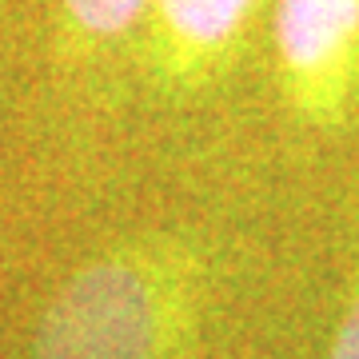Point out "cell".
Wrapping results in <instances>:
<instances>
[{
    "label": "cell",
    "mask_w": 359,
    "mask_h": 359,
    "mask_svg": "<svg viewBox=\"0 0 359 359\" xmlns=\"http://www.w3.org/2000/svg\"><path fill=\"white\" fill-rule=\"evenodd\" d=\"M276 32L283 60L299 72H316L359 32V0H280Z\"/></svg>",
    "instance_id": "2"
},
{
    "label": "cell",
    "mask_w": 359,
    "mask_h": 359,
    "mask_svg": "<svg viewBox=\"0 0 359 359\" xmlns=\"http://www.w3.org/2000/svg\"><path fill=\"white\" fill-rule=\"evenodd\" d=\"M156 308L140 271L96 264L56 295L36 335V359H152Z\"/></svg>",
    "instance_id": "1"
},
{
    "label": "cell",
    "mask_w": 359,
    "mask_h": 359,
    "mask_svg": "<svg viewBox=\"0 0 359 359\" xmlns=\"http://www.w3.org/2000/svg\"><path fill=\"white\" fill-rule=\"evenodd\" d=\"M332 359H359V299H355V308L347 311V320H344V327H339V335H335Z\"/></svg>",
    "instance_id": "5"
},
{
    "label": "cell",
    "mask_w": 359,
    "mask_h": 359,
    "mask_svg": "<svg viewBox=\"0 0 359 359\" xmlns=\"http://www.w3.org/2000/svg\"><path fill=\"white\" fill-rule=\"evenodd\" d=\"M160 8L184 40L219 44L236 32V25L252 8V0H160Z\"/></svg>",
    "instance_id": "3"
},
{
    "label": "cell",
    "mask_w": 359,
    "mask_h": 359,
    "mask_svg": "<svg viewBox=\"0 0 359 359\" xmlns=\"http://www.w3.org/2000/svg\"><path fill=\"white\" fill-rule=\"evenodd\" d=\"M65 4L88 32H120L140 16L148 0H65Z\"/></svg>",
    "instance_id": "4"
}]
</instances>
